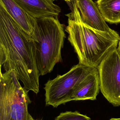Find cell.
I'll return each instance as SVG.
<instances>
[{
    "label": "cell",
    "instance_id": "obj_1",
    "mask_svg": "<svg viewBox=\"0 0 120 120\" xmlns=\"http://www.w3.org/2000/svg\"><path fill=\"white\" fill-rule=\"evenodd\" d=\"M0 66L6 71L14 70L28 91L39 92L40 75L36 60V48L31 36L12 18L0 3Z\"/></svg>",
    "mask_w": 120,
    "mask_h": 120
},
{
    "label": "cell",
    "instance_id": "obj_2",
    "mask_svg": "<svg viewBox=\"0 0 120 120\" xmlns=\"http://www.w3.org/2000/svg\"><path fill=\"white\" fill-rule=\"evenodd\" d=\"M68 17L65 31L68 40L77 53L79 63L98 68L112 51L117 48L120 37L117 32H110L93 29L85 24L75 2Z\"/></svg>",
    "mask_w": 120,
    "mask_h": 120
},
{
    "label": "cell",
    "instance_id": "obj_3",
    "mask_svg": "<svg viewBox=\"0 0 120 120\" xmlns=\"http://www.w3.org/2000/svg\"><path fill=\"white\" fill-rule=\"evenodd\" d=\"M31 37L36 46L37 65L40 75L50 73L62 60L61 50L66 38L63 25L53 17L36 18Z\"/></svg>",
    "mask_w": 120,
    "mask_h": 120
},
{
    "label": "cell",
    "instance_id": "obj_4",
    "mask_svg": "<svg viewBox=\"0 0 120 120\" xmlns=\"http://www.w3.org/2000/svg\"><path fill=\"white\" fill-rule=\"evenodd\" d=\"M28 92L15 71H0V120H28V106L31 102Z\"/></svg>",
    "mask_w": 120,
    "mask_h": 120
},
{
    "label": "cell",
    "instance_id": "obj_5",
    "mask_svg": "<svg viewBox=\"0 0 120 120\" xmlns=\"http://www.w3.org/2000/svg\"><path fill=\"white\" fill-rule=\"evenodd\" d=\"M95 68L79 63L66 73L48 81L44 87L46 106L57 108L72 101L77 85Z\"/></svg>",
    "mask_w": 120,
    "mask_h": 120
},
{
    "label": "cell",
    "instance_id": "obj_6",
    "mask_svg": "<svg viewBox=\"0 0 120 120\" xmlns=\"http://www.w3.org/2000/svg\"><path fill=\"white\" fill-rule=\"evenodd\" d=\"M117 48L112 51L98 67L101 91L115 107L120 106V55Z\"/></svg>",
    "mask_w": 120,
    "mask_h": 120
},
{
    "label": "cell",
    "instance_id": "obj_7",
    "mask_svg": "<svg viewBox=\"0 0 120 120\" xmlns=\"http://www.w3.org/2000/svg\"><path fill=\"white\" fill-rule=\"evenodd\" d=\"M79 11L82 20L87 25L95 29L115 32L103 18L97 4L93 0H72Z\"/></svg>",
    "mask_w": 120,
    "mask_h": 120
},
{
    "label": "cell",
    "instance_id": "obj_8",
    "mask_svg": "<svg viewBox=\"0 0 120 120\" xmlns=\"http://www.w3.org/2000/svg\"><path fill=\"white\" fill-rule=\"evenodd\" d=\"M20 6L35 18L53 17L58 19L61 12L53 0H14Z\"/></svg>",
    "mask_w": 120,
    "mask_h": 120
},
{
    "label": "cell",
    "instance_id": "obj_9",
    "mask_svg": "<svg viewBox=\"0 0 120 120\" xmlns=\"http://www.w3.org/2000/svg\"><path fill=\"white\" fill-rule=\"evenodd\" d=\"M100 89L99 73L98 68H96L77 85L72 101L96 100Z\"/></svg>",
    "mask_w": 120,
    "mask_h": 120
},
{
    "label": "cell",
    "instance_id": "obj_10",
    "mask_svg": "<svg viewBox=\"0 0 120 120\" xmlns=\"http://www.w3.org/2000/svg\"><path fill=\"white\" fill-rule=\"evenodd\" d=\"M0 3L18 25L25 31L31 36L36 18L30 15L14 0H0Z\"/></svg>",
    "mask_w": 120,
    "mask_h": 120
},
{
    "label": "cell",
    "instance_id": "obj_11",
    "mask_svg": "<svg viewBox=\"0 0 120 120\" xmlns=\"http://www.w3.org/2000/svg\"><path fill=\"white\" fill-rule=\"evenodd\" d=\"M96 3L106 22L120 24V0H97Z\"/></svg>",
    "mask_w": 120,
    "mask_h": 120
},
{
    "label": "cell",
    "instance_id": "obj_12",
    "mask_svg": "<svg viewBox=\"0 0 120 120\" xmlns=\"http://www.w3.org/2000/svg\"><path fill=\"white\" fill-rule=\"evenodd\" d=\"M55 120H91V119L77 111H67L61 113Z\"/></svg>",
    "mask_w": 120,
    "mask_h": 120
},
{
    "label": "cell",
    "instance_id": "obj_13",
    "mask_svg": "<svg viewBox=\"0 0 120 120\" xmlns=\"http://www.w3.org/2000/svg\"><path fill=\"white\" fill-rule=\"evenodd\" d=\"M117 49L118 51V52H119V54L120 55V41H119V43H118V48Z\"/></svg>",
    "mask_w": 120,
    "mask_h": 120
},
{
    "label": "cell",
    "instance_id": "obj_14",
    "mask_svg": "<svg viewBox=\"0 0 120 120\" xmlns=\"http://www.w3.org/2000/svg\"><path fill=\"white\" fill-rule=\"evenodd\" d=\"M28 120H36L34 119L31 116V115L30 114H29V118H28Z\"/></svg>",
    "mask_w": 120,
    "mask_h": 120
},
{
    "label": "cell",
    "instance_id": "obj_15",
    "mask_svg": "<svg viewBox=\"0 0 120 120\" xmlns=\"http://www.w3.org/2000/svg\"><path fill=\"white\" fill-rule=\"evenodd\" d=\"M109 120H120V117L117 118H112Z\"/></svg>",
    "mask_w": 120,
    "mask_h": 120
},
{
    "label": "cell",
    "instance_id": "obj_16",
    "mask_svg": "<svg viewBox=\"0 0 120 120\" xmlns=\"http://www.w3.org/2000/svg\"><path fill=\"white\" fill-rule=\"evenodd\" d=\"M54 1L56 0H53ZM65 1H66V2H68V3H70V2H71L72 0H64Z\"/></svg>",
    "mask_w": 120,
    "mask_h": 120
}]
</instances>
